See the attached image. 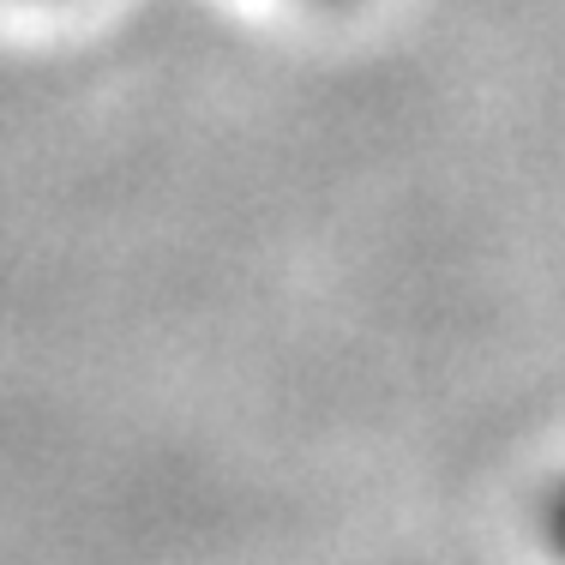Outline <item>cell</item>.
Masks as SVG:
<instances>
[{"label": "cell", "mask_w": 565, "mask_h": 565, "mask_svg": "<svg viewBox=\"0 0 565 565\" xmlns=\"http://www.w3.org/2000/svg\"><path fill=\"white\" fill-rule=\"evenodd\" d=\"M19 7H61V0H19Z\"/></svg>", "instance_id": "6da1fadb"}]
</instances>
